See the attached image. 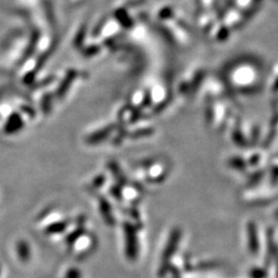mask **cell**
I'll use <instances>...</instances> for the list:
<instances>
[{
  "label": "cell",
  "instance_id": "obj_5",
  "mask_svg": "<svg viewBox=\"0 0 278 278\" xmlns=\"http://www.w3.org/2000/svg\"><path fill=\"white\" fill-rule=\"evenodd\" d=\"M67 224L66 222H60V224H55V225H52L48 228V233H60L62 231H64V229L66 228Z\"/></svg>",
  "mask_w": 278,
  "mask_h": 278
},
{
  "label": "cell",
  "instance_id": "obj_4",
  "mask_svg": "<svg viewBox=\"0 0 278 278\" xmlns=\"http://www.w3.org/2000/svg\"><path fill=\"white\" fill-rule=\"evenodd\" d=\"M111 128H106L102 131H99L95 134H92L89 138H88V143L90 144H97V143H100L102 142L103 139H105L111 132Z\"/></svg>",
  "mask_w": 278,
  "mask_h": 278
},
{
  "label": "cell",
  "instance_id": "obj_1",
  "mask_svg": "<svg viewBox=\"0 0 278 278\" xmlns=\"http://www.w3.org/2000/svg\"><path fill=\"white\" fill-rule=\"evenodd\" d=\"M180 236H181L180 230L178 228L173 229V231L170 234L168 243H167L166 248H165V250L163 252L162 265H161V268H160V271H159V275L160 276H164L166 274L167 270L169 269V267H170V265H169L170 259L172 258L173 254L176 252V248H177L179 240H180Z\"/></svg>",
  "mask_w": 278,
  "mask_h": 278
},
{
  "label": "cell",
  "instance_id": "obj_2",
  "mask_svg": "<svg viewBox=\"0 0 278 278\" xmlns=\"http://www.w3.org/2000/svg\"><path fill=\"white\" fill-rule=\"evenodd\" d=\"M124 231L126 236V253L130 260H135L138 254V244L135 229L130 224L124 225Z\"/></svg>",
  "mask_w": 278,
  "mask_h": 278
},
{
  "label": "cell",
  "instance_id": "obj_3",
  "mask_svg": "<svg viewBox=\"0 0 278 278\" xmlns=\"http://www.w3.org/2000/svg\"><path fill=\"white\" fill-rule=\"evenodd\" d=\"M100 210L103 214V218L104 220L107 222L108 225H114V217H113V214H111V210H110V207L108 205V202L105 200V199H101L100 200Z\"/></svg>",
  "mask_w": 278,
  "mask_h": 278
},
{
  "label": "cell",
  "instance_id": "obj_6",
  "mask_svg": "<svg viewBox=\"0 0 278 278\" xmlns=\"http://www.w3.org/2000/svg\"><path fill=\"white\" fill-rule=\"evenodd\" d=\"M81 233H82V231H81L80 229H78L77 231H74L73 233H71V234L67 237V242H69V243L74 242V241L81 235Z\"/></svg>",
  "mask_w": 278,
  "mask_h": 278
},
{
  "label": "cell",
  "instance_id": "obj_7",
  "mask_svg": "<svg viewBox=\"0 0 278 278\" xmlns=\"http://www.w3.org/2000/svg\"><path fill=\"white\" fill-rule=\"evenodd\" d=\"M173 270V275H174V278H180L179 274H178V271L176 269H172Z\"/></svg>",
  "mask_w": 278,
  "mask_h": 278
}]
</instances>
